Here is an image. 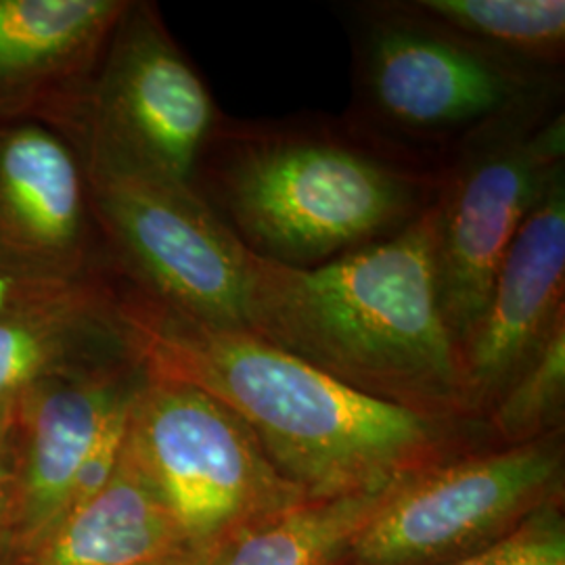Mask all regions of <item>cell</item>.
<instances>
[{"label": "cell", "mask_w": 565, "mask_h": 565, "mask_svg": "<svg viewBox=\"0 0 565 565\" xmlns=\"http://www.w3.org/2000/svg\"><path fill=\"white\" fill-rule=\"evenodd\" d=\"M189 564V559H179V562H170V564H163V565H186Z\"/></svg>", "instance_id": "22"}, {"label": "cell", "mask_w": 565, "mask_h": 565, "mask_svg": "<svg viewBox=\"0 0 565 565\" xmlns=\"http://www.w3.org/2000/svg\"><path fill=\"white\" fill-rule=\"evenodd\" d=\"M18 394L0 398V565H4L18 473Z\"/></svg>", "instance_id": "19"}, {"label": "cell", "mask_w": 565, "mask_h": 565, "mask_svg": "<svg viewBox=\"0 0 565 565\" xmlns=\"http://www.w3.org/2000/svg\"><path fill=\"white\" fill-rule=\"evenodd\" d=\"M431 239L429 207L398 235L323 266L249 254L245 329L382 403L478 419L440 308Z\"/></svg>", "instance_id": "2"}, {"label": "cell", "mask_w": 565, "mask_h": 565, "mask_svg": "<svg viewBox=\"0 0 565 565\" xmlns=\"http://www.w3.org/2000/svg\"><path fill=\"white\" fill-rule=\"evenodd\" d=\"M147 380L126 356L53 373L18 394V473L4 565H25L67 518L82 463Z\"/></svg>", "instance_id": "11"}, {"label": "cell", "mask_w": 565, "mask_h": 565, "mask_svg": "<svg viewBox=\"0 0 565 565\" xmlns=\"http://www.w3.org/2000/svg\"><path fill=\"white\" fill-rule=\"evenodd\" d=\"M124 321L151 377L193 385L231 408L308 501L384 486L486 446L484 422L382 403L249 329L189 319L118 277Z\"/></svg>", "instance_id": "1"}, {"label": "cell", "mask_w": 565, "mask_h": 565, "mask_svg": "<svg viewBox=\"0 0 565 565\" xmlns=\"http://www.w3.org/2000/svg\"><path fill=\"white\" fill-rule=\"evenodd\" d=\"M564 429L486 446L401 478L340 565H445L564 503Z\"/></svg>", "instance_id": "8"}, {"label": "cell", "mask_w": 565, "mask_h": 565, "mask_svg": "<svg viewBox=\"0 0 565 565\" xmlns=\"http://www.w3.org/2000/svg\"><path fill=\"white\" fill-rule=\"evenodd\" d=\"M78 147L36 121L0 124V298L105 273Z\"/></svg>", "instance_id": "10"}, {"label": "cell", "mask_w": 565, "mask_h": 565, "mask_svg": "<svg viewBox=\"0 0 565 565\" xmlns=\"http://www.w3.org/2000/svg\"><path fill=\"white\" fill-rule=\"evenodd\" d=\"M179 559H191L179 524L124 448L111 480L76 507L25 565H163Z\"/></svg>", "instance_id": "15"}, {"label": "cell", "mask_w": 565, "mask_h": 565, "mask_svg": "<svg viewBox=\"0 0 565 565\" xmlns=\"http://www.w3.org/2000/svg\"><path fill=\"white\" fill-rule=\"evenodd\" d=\"M396 482L338 499L303 501L186 565H340Z\"/></svg>", "instance_id": "16"}, {"label": "cell", "mask_w": 565, "mask_h": 565, "mask_svg": "<svg viewBox=\"0 0 565 565\" xmlns=\"http://www.w3.org/2000/svg\"><path fill=\"white\" fill-rule=\"evenodd\" d=\"M137 356L118 275L0 298V398L82 364Z\"/></svg>", "instance_id": "14"}, {"label": "cell", "mask_w": 565, "mask_h": 565, "mask_svg": "<svg viewBox=\"0 0 565 565\" xmlns=\"http://www.w3.org/2000/svg\"><path fill=\"white\" fill-rule=\"evenodd\" d=\"M564 415L565 327L492 404L484 424L497 445L518 446L564 429Z\"/></svg>", "instance_id": "18"}, {"label": "cell", "mask_w": 565, "mask_h": 565, "mask_svg": "<svg viewBox=\"0 0 565 565\" xmlns=\"http://www.w3.org/2000/svg\"><path fill=\"white\" fill-rule=\"evenodd\" d=\"M440 170L366 137L343 116L216 124L193 189L266 263L315 268L385 242L436 202Z\"/></svg>", "instance_id": "3"}, {"label": "cell", "mask_w": 565, "mask_h": 565, "mask_svg": "<svg viewBox=\"0 0 565 565\" xmlns=\"http://www.w3.org/2000/svg\"><path fill=\"white\" fill-rule=\"evenodd\" d=\"M221 118L158 7L130 0L70 124L86 174L193 186Z\"/></svg>", "instance_id": "7"}, {"label": "cell", "mask_w": 565, "mask_h": 565, "mask_svg": "<svg viewBox=\"0 0 565 565\" xmlns=\"http://www.w3.org/2000/svg\"><path fill=\"white\" fill-rule=\"evenodd\" d=\"M130 0H0V124L44 102L72 116Z\"/></svg>", "instance_id": "13"}, {"label": "cell", "mask_w": 565, "mask_h": 565, "mask_svg": "<svg viewBox=\"0 0 565 565\" xmlns=\"http://www.w3.org/2000/svg\"><path fill=\"white\" fill-rule=\"evenodd\" d=\"M86 177L116 275L189 319L245 329L249 252L193 186Z\"/></svg>", "instance_id": "9"}, {"label": "cell", "mask_w": 565, "mask_h": 565, "mask_svg": "<svg viewBox=\"0 0 565 565\" xmlns=\"http://www.w3.org/2000/svg\"><path fill=\"white\" fill-rule=\"evenodd\" d=\"M551 507L534 513L522 527H518L511 536H507L501 543L488 546L486 551H480L476 555H469V557H463V559H457V562H450V564L445 565H507L509 562H513L524 551L525 546L532 543V539L536 536L539 527H541L543 520H545L546 511Z\"/></svg>", "instance_id": "21"}, {"label": "cell", "mask_w": 565, "mask_h": 565, "mask_svg": "<svg viewBox=\"0 0 565 565\" xmlns=\"http://www.w3.org/2000/svg\"><path fill=\"white\" fill-rule=\"evenodd\" d=\"M124 448L174 515L191 562L308 501L254 431L193 385L147 375Z\"/></svg>", "instance_id": "6"}, {"label": "cell", "mask_w": 565, "mask_h": 565, "mask_svg": "<svg viewBox=\"0 0 565 565\" xmlns=\"http://www.w3.org/2000/svg\"><path fill=\"white\" fill-rule=\"evenodd\" d=\"M413 11L488 53L564 74V0H406Z\"/></svg>", "instance_id": "17"}, {"label": "cell", "mask_w": 565, "mask_h": 565, "mask_svg": "<svg viewBox=\"0 0 565 565\" xmlns=\"http://www.w3.org/2000/svg\"><path fill=\"white\" fill-rule=\"evenodd\" d=\"M507 565H565L564 505L551 507L532 543Z\"/></svg>", "instance_id": "20"}, {"label": "cell", "mask_w": 565, "mask_h": 565, "mask_svg": "<svg viewBox=\"0 0 565 565\" xmlns=\"http://www.w3.org/2000/svg\"><path fill=\"white\" fill-rule=\"evenodd\" d=\"M565 86L518 105L448 158L431 205L440 308L461 350L534 205L565 174Z\"/></svg>", "instance_id": "5"}, {"label": "cell", "mask_w": 565, "mask_h": 565, "mask_svg": "<svg viewBox=\"0 0 565 565\" xmlns=\"http://www.w3.org/2000/svg\"><path fill=\"white\" fill-rule=\"evenodd\" d=\"M565 327V174L534 205L461 343L465 380L484 422L507 387Z\"/></svg>", "instance_id": "12"}, {"label": "cell", "mask_w": 565, "mask_h": 565, "mask_svg": "<svg viewBox=\"0 0 565 565\" xmlns=\"http://www.w3.org/2000/svg\"><path fill=\"white\" fill-rule=\"evenodd\" d=\"M352 102L343 118L413 162L443 170L488 124L564 82L492 55L406 0L343 4Z\"/></svg>", "instance_id": "4"}]
</instances>
